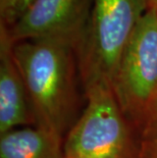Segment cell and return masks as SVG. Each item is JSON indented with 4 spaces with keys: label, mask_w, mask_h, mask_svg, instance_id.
Here are the masks:
<instances>
[{
    "label": "cell",
    "mask_w": 157,
    "mask_h": 158,
    "mask_svg": "<svg viewBox=\"0 0 157 158\" xmlns=\"http://www.w3.org/2000/svg\"><path fill=\"white\" fill-rule=\"evenodd\" d=\"M78 45L69 38H43L12 48L36 124L62 141L76 108Z\"/></svg>",
    "instance_id": "1"
},
{
    "label": "cell",
    "mask_w": 157,
    "mask_h": 158,
    "mask_svg": "<svg viewBox=\"0 0 157 158\" xmlns=\"http://www.w3.org/2000/svg\"><path fill=\"white\" fill-rule=\"evenodd\" d=\"M147 9V0H93L76 48L85 91L97 87L112 89L123 51Z\"/></svg>",
    "instance_id": "2"
},
{
    "label": "cell",
    "mask_w": 157,
    "mask_h": 158,
    "mask_svg": "<svg viewBox=\"0 0 157 158\" xmlns=\"http://www.w3.org/2000/svg\"><path fill=\"white\" fill-rule=\"evenodd\" d=\"M85 92L86 108L63 141L64 158H140L113 90Z\"/></svg>",
    "instance_id": "3"
},
{
    "label": "cell",
    "mask_w": 157,
    "mask_h": 158,
    "mask_svg": "<svg viewBox=\"0 0 157 158\" xmlns=\"http://www.w3.org/2000/svg\"><path fill=\"white\" fill-rule=\"evenodd\" d=\"M113 93L126 118L141 126L157 97V15L149 7L137 25L119 62Z\"/></svg>",
    "instance_id": "4"
},
{
    "label": "cell",
    "mask_w": 157,
    "mask_h": 158,
    "mask_svg": "<svg viewBox=\"0 0 157 158\" xmlns=\"http://www.w3.org/2000/svg\"><path fill=\"white\" fill-rule=\"evenodd\" d=\"M93 0H34L25 15L7 29L13 43L43 38H69L80 42Z\"/></svg>",
    "instance_id": "5"
},
{
    "label": "cell",
    "mask_w": 157,
    "mask_h": 158,
    "mask_svg": "<svg viewBox=\"0 0 157 158\" xmlns=\"http://www.w3.org/2000/svg\"><path fill=\"white\" fill-rule=\"evenodd\" d=\"M13 45L7 28L0 23V135L35 123Z\"/></svg>",
    "instance_id": "6"
},
{
    "label": "cell",
    "mask_w": 157,
    "mask_h": 158,
    "mask_svg": "<svg viewBox=\"0 0 157 158\" xmlns=\"http://www.w3.org/2000/svg\"><path fill=\"white\" fill-rule=\"evenodd\" d=\"M0 158H64L63 141L41 127L0 135Z\"/></svg>",
    "instance_id": "7"
},
{
    "label": "cell",
    "mask_w": 157,
    "mask_h": 158,
    "mask_svg": "<svg viewBox=\"0 0 157 158\" xmlns=\"http://www.w3.org/2000/svg\"><path fill=\"white\" fill-rule=\"evenodd\" d=\"M140 127L142 130L140 155L157 152V97L150 105Z\"/></svg>",
    "instance_id": "8"
},
{
    "label": "cell",
    "mask_w": 157,
    "mask_h": 158,
    "mask_svg": "<svg viewBox=\"0 0 157 158\" xmlns=\"http://www.w3.org/2000/svg\"><path fill=\"white\" fill-rule=\"evenodd\" d=\"M34 0H0V23L9 29L25 15Z\"/></svg>",
    "instance_id": "9"
},
{
    "label": "cell",
    "mask_w": 157,
    "mask_h": 158,
    "mask_svg": "<svg viewBox=\"0 0 157 158\" xmlns=\"http://www.w3.org/2000/svg\"><path fill=\"white\" fill-rule=\"evenodd\" d=\"M140 158H157V152L149 153V154H142V155H140Z\"/></svg>",
    "instance_id": "10"
},
{
    "label": "cell",
    "mask_w": 157,
    "mask_h": 158,
    "mask_svg": "<svg viewBox=\"0 0 157 158\" xmlns=\"http://www.w3.org/2000/svg\"><path fill=\"white\" fill-rule=\"evenodd\" d=\"M148 6L149 7L154 8L156 11V15H157V2H150V3H148Z\"/></svg>",
    "instance_id": "11"
},
{
    "label": "cell",
    "mask_w": 157,
    "mask_h": 158,
    "mask_svg": "<svg viewBox=\"0 0 157 158\" xmlns=\"http://www.w3.org/2000/svg\"><path fill=\"white\" fill-rule=\"evenodd\" d=\"M147 2L150 3V2H157V0H147Z\"/></svg>",
    "instance_id": "12"
}]
</instances>
